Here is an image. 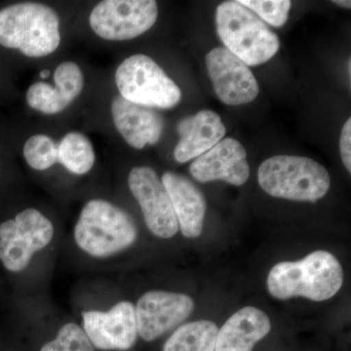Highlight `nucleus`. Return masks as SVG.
Listing matches in <instances>:
<instances>
[{
    "mask_svg": "<svg viewBox=\"0 0 351 351\" xmlns=\"http://www.w3.org/2000/svg\"><path fill=\"white\" fill-rule=\"evenodd\" d=\"M343 282V267L338 258L329 252L319 250L297 262L274 265L267 276V290L278 300L304 297L323 302L334 297Z\"/></svg>",
    "mask_w": 351,
    "mask_h": 351,
    "instance_id": "obj_1",
    "label": "nucleus"
},
{
    "mask_svg": "<svg viewBox=\"0 0 351 351\" xmlns=\"http://www.w3.org/2000/svg\"><path fill=\"white\" fill-rule=\"evenodd\" d=\"M57 13L34 2L0 10V45L20 50L25 56L45 57L59 47L61 34Z\"/></svg>",
    "mask_w": 351,
    "mask_h": 351,
    "instance_id": "obj_2",
    "label": "nucleus"
},
{
    "mask_svg": "<svg viewBox=\"0 0 351 351\" xmlns=\"http://www.w3.org/2000/svg\"><path fill=\"white\" fill-rule=\"evenodd\" d=\"M216 25L225 48L246 66L267 63L280 48L276 32L237 1L223 2L217 7Z\"/></svg>",
    "mask_w": 351,
    "mask_h": 351,
    "instance_id": "obj_3",
    "label": "nucleus"
},
{
    "mask_svg": "<svg viewBox=\"0 0 351 351\" xmlns=\"http://www.w3.org/2000/svg\"><path fill=\"white\" fill-rule=\"evenodd\" d=\"M137 237V226L130 215L106 200L87 202L75 228L76 244L94 258L110 257L126 250Z\"/></svg>",
    "mask_w": 351,
    "mask_h": 351,
    "instance_id": "obj_4",
    "label": "nucleus"
},
{
    "mask_svg": "<svg viewBox=\"0 0 351 351\" xmlns=\"http://www.w3.org/2000/svg\"><path fill=\"white\" fill-rule=\"evenodd\" d=\"M261 188L276 198L316 202L324 197L331 178L321 164L308 157L276 156L261 164L258 171Z\"/></svg>",
    "mask_w": 351,
    "mask_h": 351,
    "instance_id": "obj_5",
    "label": "nucleus"
},
{
    "mask_svg": "<svg viewBox=\"0 0 351 351\" xmlns=\"http://www.w3.org/2000/svg\"><path fill=\"white\" fill-rule=\"evenodd\" d=\"M120 96L125 100L151 108H172L180 103L182 92L149 56L133 55L124 60L115 73Z\"/></svg>",
    "mask_w": 351,
    "mask_h": 351,
    "instance_id": "obj_6",
    "label": "nucleus"
},
{
    "mask_svg": "<svg viewBox=\"0 0 351 351\" xmlns=\"http://www.w3.org/2000/svg\"><path fill=\"white\" fill-rule=\"evenodd\" d=\"M54 232L49 219L27 208L0 225V262L9 271H23L34 254L51 243Z\"/></svg>",
    "mask_w": 351,
    "mask_h": 351,
    "instance_id": "obj_7",
    "label": "nucleus"
},
{
    "mask_svg": "<svg viewBox=\"0 0 351 351\" xmlns=\"http://www.w3.org/2000/svg\"><path fill=\"white\" fill-rule=\"evenodd\" d=\"M157 17L158 7L154 0H105L95 6L89 23L101 38L121 41L151 29Z\"/></svg>",
    "mask_w": 351,
    "mask_h": 351,
    "instance_id": "obj_8",
    "label": "nucleus"
},
{
    "mask_svg": "<svg viewBox=\"0 0 351 351\" xmlns=\"http://www.w3.org/2000/svg\"><path fill=\"white\" fill-rule=\"evenodd\" d=\"M128 186L142 209L147 228L159 239L177 234L179 225L172 202L156 171L147 166L133 168Z\"/></svg>",
    "mask_w": 351,
    "mask_h": 351,
    "instance_id": "obj_9",
    "label": "nucleus"
},
{
    "mask_svg": "<svg viewBox=\"0 0 351 351\" xmlns=\"http://www.w3.org/2000/svg\"><path fill=\"white\" fill-rule=\"evenodd\" d=\"M195 302L181 293L154 290L145 293L135 306L138 335L145 341L160 338L193 313Z\"/></svg>",
    "mask_w": 351,
    "mask_h": 351,
    "instance_id": "obj_10",
    "label": "nucleus"
},
{
    "mask_svg": "<svg viewBox=\"0 0 351 351\" xmlns=\"http://www.w3.org/2000/svg\"><path fill=\"white\" fill-rule=\"evenodd\" d=\"M83 331L98 350L125 351L138 338L135 306L131 302H117L108 311H83Z\"/></svg>",
    "mask_w": 351,
    "mask_h": 351,
    "instance_id": "obj_11",
    "label": "nucleus"
},
{
    "mask_svg": "<svg viewBox=\"0 0 351 351\" xmlns=\"http://www.w3.org/2000/svg\"><path fill=\"white\" fill-rule=\"evenodd\" d=\"M206 66L215 93L226 105H245L257 98L260 87L251 69L226 48L210 51Z\"/></svg>",
    "mask_w": 351,
    "mask_h": 351,
    "instance_id": "obj_12",
    "label": "nucleus"
},
{
    "mask_svg": "<svg viewBox=\"0 0 351 351\" xmlns=\"http://www.w3.org/2000/svg\"><path fill=\"white\" fill-rule=\"evenodd\" d=\"M189 172L200 182L221 180L233 186H242L250 176L246 149L235 138H223L211 149L195 158Z\"/></svg>",
    "mask_w": 351,
    "mask_h": 351,
    "instance_id": "obj_13",
    "label": "nucleus"
},
{
    "mask_svg": "<svg viewBox=\"0 0 351 351\" xmlns=\"http://www.w3.org/2000/svg\"><path fill=\"white\" fill-rule=\"evenodd\" d=\"M112 115L117 130L134 149H142L160 140L163 119L154 108L136 105L117 96L112 101Z\"/></svg>",
    "mask_w": 351,
    "mask_h": 351,
    "instance_id": "obj_14",
    "label": "nucleus"
},
{
    "mask_svg": "<svg viewBox=\"0 0 351 351\" xmlns=\"http://www.w3.org/2000/svg\"><path fill=\"white\" fill-rule=\"evenodd\" d=\"M161 182L170 196L182 234L188 239L200 237L207 209L200 189L188 178L171 171L164 173Z\"/></svg>",
    "mask_w": 351,
    "mask_h": 351,
    "instance_id": "obj_15",
    "label": "nucleus"
},
{
    "mask_svg": "<svg viewBox=\"0 0 351 351\" xmlns=\"http://www.w3.org/2000/svg\"><path fill=\"white\" fill-rule=\"evenodd\" d=\"M180 141L174 149L176 161L186 163L197 158L223 140L226 127L221 117L212 110H201L186 117L177 126Z\"/></svg>",
    "mask_w": 351,
    "mask_h": 351,
    "instance_id": "obj_16",
    "label": "nucleus"
},
{
    "mask_svg": "<svg viewBox=\"0 0 351 351\" xmlns=\"http://www.w3.org/2000/svg\"><path fill=\"white\" fill-rule=\"evenodd\" d=\"M270 330L271 323L267 314L257 307H243L219 330L215 351H253Z\"/></svg>",
    "mask_w": 351,
    "mask_h": 351,
    "instance_id": "obj_17",
    "label": "nucleus"
},
{
    "mask_svg": "<svg viewBox=\"0 0 351 351\" xmlns=\"http://www.w3.org/2000/svg\"><path fill=\"white\" fill-rule=\"evenodd\" d=\"M219 328L209 320L182 325L166 341L163 351H215Z\"/></svg>",
    "mask_w": 351,
    "mask_h": 351,
    "instance_id": "obj_18",
    "label": "nucleus"
},
{
    "mask_svg": "<svg viewBox=\"0 0 351 351\" xmlns=\"http://www.w3.org/2000/svg\"><path fill=\"white\" fill-rule=\"evenodd\" d=\"M59 163L76 175H84L95 163L93 145L86 136L78 132L66 134L58 145Z\"/></svg>",
    "mask_w": 351,
    "mask_h": 351,
    "instance_id": "obj_19",
    "label": "nucleus"
},
{
    "mask_svg": "<svg viewBox=\"0 0 351 351\" xmlns=\"http://www.w3.org/2000/svg\"><path fill=\"white\" fill-rule=\"evenodd\" d=\"M27 101L34 110L56 114L63 112L71 103L59 87H53L45 82H36L27 90Z\"/></svg>",
    "mask_w": 351,
    "mask_h": 351,
    "instance_id": "obj_20",
    "label": "nucleus"
},
{
    "mask_svg": "<svg viewBox=\"0 0 351 351\" xmlns=\"http://www.w3.org/2000/svg\"><path fill=\"white\" fill-rule=\"evenodd\" d=\"M24 156L34 170L43 171L59 162V151L55 141L46 135H34L27 141Z\"/></svg>",
    "mask_w": 351,
    "mask_h": 351,
    "instance_id": "obj_21",
    "label": "nucleus"
},
{
    "mask_svg": "<svg viewBox=\"0 0 351 351\" xmlns=\"http://www.w3.org/2000/svg\"><path fill=\"white\" fill-rule=\"evenodd\" d=\"M40 351H96L80 325L68 323L58 332L56 338L48 341Z\"/></svg>",
    "mask_w": 351,
    "mask_h": 351,
    "instance_id": "obj_22",
    "label": "nucleus"
},
{
    "mask_svg": "<svg viewBox=\"0 0 351 351\" xmlns=\"http://www.w3.org/2000/svg\"><path fill=\"white\" fill-rule=\"evenodd\" d=\"M237 2L257 15L261 20L276 27H281L286 24L292 6V2L289 0H239Z\"/></svg>",
    "mask_w": 351,
    "mask_h": 351,
    "instance_id": "obj_23",
    "label": "nucleus"
},
{
    "mask_svg": "<svg viewBox=\"0 0 351 351\" xmlns=\"http://www.w3.org/2000/svg\"><path fill=\"white\" fill-rule=\"evenodd\" d=\"M339 152L341 160L348 172H351V119L346 120L345 125L341 129L339 138Z\"/></svg>",
    "mask_w": 351,
    "mask_h": 351,
    "instance_id": "obj_24",
    "label": "nucleus"
},
{
    "mask_svg": "<svg viewBox=\"0 0 351 351\" xmlns=\"http://www.w3.org/2000/svg\"><path fill=\"white\" fill-rule=\"evenodd\" d=\"M332 3L337 4V5L343 7V8L346 9H350L351 7V2L350 0H334L332 1Z\"/></svg>",
    "mask_w": 351,
    "mask_h": 351,
    "instance_id": "obj_25",
    "label": "nucleus"
},
{
    "mask_svg": "<svg viewBox=\"0 0 351 351\" xmlns=\"http://www.w3.org/2000/svg\"><path fill=\"white\" fill-rule=\"evenodd\" d=\"M50 75L49 69H43L40 73V77L43 78V80H46V78L49 77Z\"/></svg>",
    "mask_w": 351,
    "mask_h": 351,
    "instance_id": "obj_26",
    "label": "nucleus"
}]
</instances>
